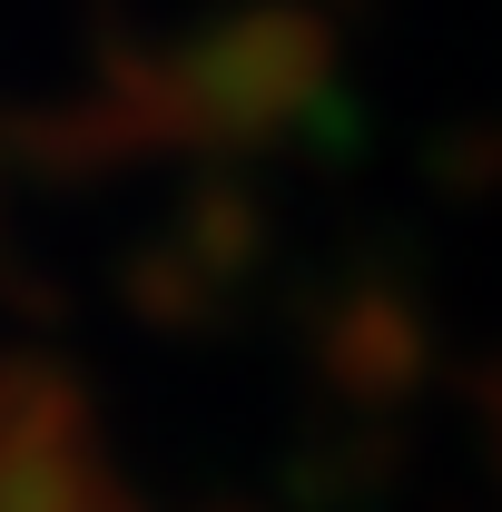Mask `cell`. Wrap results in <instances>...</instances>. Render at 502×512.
Instances as JSON below:
<instances>
[{"mask_svg":"<svg viewBox=\"0 0 502 512\" xmlns=\"http://www.w3.org/2000/svg\"><path fill=\"white\" fill-rule=\"evenodd\" d=\"M0 512H138L89 453V414L60 375H0Z\"/></svg>","mask_w":502,"mask_h":512,"instance_id":"obj_1","label":"cell"}]
</instances>
